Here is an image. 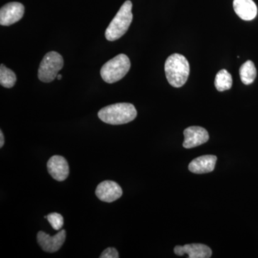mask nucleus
Wrapping results in <instances>:
<instances>
[{
	"label": "nucleus",
	"instance_id": "9b49d317",
	"mask_svg": "<svg viewBox=\"0 0 258 258\" xmlns=\"http://www.w3.org/2000/svg\"><path fill=\"white\" fill-rule=\"evenodd\" d=\"M174 253L176 255L182 256L188 254L189 258H210L211 257L212 249L203 244H189L184 246H176Z\"/></svg>",
	"mask_w": 258,
	"mask_h": 258
},
{
	"label": "nucleus",
	"instance_id": "1a4fd4ad",
	"mask_svg": "<svg viewBox=\"0 0 258 258\" xmlns=\"http://www.w3.org/2000/svg\"><path fill=\"white\" fill-rule=\"evenodd\" d=\"M184 135L183 147L186 149L203 145L208 142L210 138L208 131L200 126H191L185 129Z\"/></svg>",
	"mask_w": 258,
	"mask_h": 258
},
{
	"label": "nucleus",
	"instance_id": "20e7f679",
	"mask_svg": "<svg viewBox=\"0 0 258 258\" xmlns=\"http://www.w3.org/2000/svg\"><path fill=\"white\" fill-rule=\"evenodd\" d=\"M131 68L128 57L120 54L108 60L101 69V76L105 82L114 83L123 79Z\"/></svg>",
	"mask_w": 258,
	"mask_h": 258
},
{
	"label": "nucleus",
	"instance_id": "dca6fc26",
	"mask_svg": "<svg viewBox=\"0 0 258 258\" xmlns=\"http://www.w3.org/2000/svg\"><path fill=\"white\" fill-rule=\"evenodd\" d=\"M16 75L12 70L2 64L0 66V84L3 87L11 88L16 83Z\"/></svg>",
	"mask_w": 258,
	"mask_h": 258
},
{
	"label": "nucleus",
	"instance_id": "39448f33",
	"mask_svg": "<svg viewBox=\"0 0 258 258\" xmlns=\"http://www.w3.org/2000/svg\"><path fill=\"white\" fill-rule=\"evenodd\" d=\"M64 60L58 52L52 51L44 56L38 69V79L42 82L50 83L57 79L59 71L63 67Z\"/></svg>",
	"mask_w": 258,
	"mask_h": 258
},
{
	"label": "nucleus",
	"instance_id": "423d86ee",
	"mask_svg": "<svg viewBox=\"0 0 258 258\" xmlns=\"http://www.w3.org/2000/svg\"><path fill=\"white\" fill-rule=\"evenodd\" d=\"M25 7L20 3H10L0 10V25L10 26L23 18Z\"/></svg>",
	"mask_w": 258,
	"mask_h": 258
},
{
	"label": "nucleus",
	"instance_id": "f8f14e48",
	"mask_svg": "<svg viewBox=\"0 0 258 258\" xmlns=\"http://www.w3.org/2000/svg\"><path fill=\"white\" fill-rule=\"evenodd\" d=\"M217 157L214 155H205L196 158L191 161L189 170L194 174H202L212 172L215 169Z\"/></svg>",
	"mask_w": 258,
	"mask_h": 258
},
{
	"label": "nucleus",
	"instance_id": "6ab92c4d",
	"mask_svg": "<svg viewBox=\"0 0 258 258\" xmlns=\"http://www.w3.org/2000/svg\"><path fill=\"white\" fill-rule=\"evenodd\" d=\"M5 144L4 135H3V132H0V148H3Z\"/></svg>",
	"mask_w": 258,
	"mask_h": 258
},
{
	"label": "nucleus",
	"instance_id": "7ed1b4c3",
	"mask_svg": "<svg viewBox=\"0 0 258 258\" xmlns=\"http://www.w3.org/2000/svg\"><path fill=\"white\" fill-rule=\"evenodd\" d=\"M132 10V3L129 0L125 1L120 7L105 32V36L108 41L118 40L128 30L133 20Z\"/></svg>",
	"mask_w": 258,
	"mask_h": 258
},
{
	"label": "nucleus",
	"instance_id": "0eeeda50",
	"mask_svg": "<svg viewBox=\"0 0 258 258\" xmlns=\"http://www.w3.org/2000/svg\"><path fill=\"white\" fill-rule=\"evenodd\" d=\"M66 238V232L64 230L54 236L47 235L42 231H40L37 235L39 245L47 252H57L64 244Z\"/></svg>",
	"mask_w": 258,
	"mask_h": 258
},
{
	"label": "nucleus",
	"instance_id": "aec40b11",
	"mask_svg": "<svg viewBox=\"0 0 258 258\" xmlns=\"http://www.w3.org/2000/svg\"><path fill=\"white\" fill-rule=\"evenodd\" d=\"M57 80H61L62 79V76H61V75H57Z\"/></svg>",
	"mask_w": 258,
	"mask_h": 258
},
{
	"label": "nucleus",
	"instance_id": "9d476101",
	"mask_svg": "<svg viewBox=\"0 0 258 258\" xmlns=\"http://www.w3.org/2000/svg\"><path fill=\"white\" fill-rule=\"evenodd\" d=\"M47 171L56 181H62L69 175L68 161L60 156H53L47 161Z\"/></svg>",
	"mask_w": 258,
	"mask_h": 258
},
{
	"label": "nucleus",
	"instance_id": "ddd939ff",
	"mask_svg": "<svg viewBox=\"0 0 258 258\" xmlns=\"http://www.w3.org/2000/svg\"><path fill=\"white\" fill-rule=\"evenodd\" d=\"M233 8L239 18L245 21H250L257 16V5L253 0H234Z\"/></svg>",
	"mask_w": 258,
	"mask_h": 258
},
{
	"label": "nucleus",
	"instance_id": "f03ea898",
	"mask_svg": "<svg viewBox=\"0 0 258 258\" xmlns=\"http://www.w3.org/2000/svg\"><path fill=\"white\" fill-rule=\"evenodd\" d=\"M166 79L171 86L180 88L184 86L189 76V63L181 54L174 53L166 59L165 62Z\"/></svg>",
	"mask_w": 258,
	"mask_h": 258
},
{
	"label": "nucleus",
	"instance_id": "a211bd4d",
	"mask_svg": "<svg viewBox=\"0 0 258 258\" xmlns=\"http://www.w3.org/2000/svg\"><path fill=\"white\" fill-rule=\"evenodd\" d=\"M101 258H118L119 257V255H118V251L116 250L113 247H108L105 249L103 252H102L101 256H100Z\"/></svg>",
	"mask_w": 258,
	"mask_h": 258
},
{
	"label": "nucleus",
	"instance_id": "2eb2a0df",
	"mask_svg": "<svg viewBox=\"0 0 258 258\" xmlns=\"http://www.w3.org/2000/svg\"><path fill=\"white\" fill-rule=\"evenodd\" d=\"M215 86L220 92L230 90L232 86V76L230 73L225 69L219 71L215 77Z\"/></svg>",
	"mask_w": 258,
	"mask_h": 258
},
{
	"label": "nucleus",
	"instance_id": "f257e3e1",
	"mask_svg": "<svg viewBox=\"0 0 258 258\" xmlns=\"http://www.w3.org/2000/svg\"><path fill=\"white\" fill-rule=\"evenodd\" d=\"M98 115L104 123L121 125L135 119L137 111L132 103H119L104 107L100 110Z\"/></svg>",
	"mask_w": 258,
	"mask_h": 258
},
{
	"label": "nucleus",
	"instance_id": "f3484780",
	"mask_svg": "<svg viewBox=\"0 0 258 258\" xmlns=\"http://www.w3.org/2000/svg\"><path fill=\"white\" fill-rule=\"evenodd\" d=\"M47 220L49 223L52 226V228L55 230H60L63 226L64 220L63 217L60 214L53 213L49 214L47 216Z\"/></svg>",
	"mask_w": 258,
	"mask_h": 258
},
{
	"label": "nucleus",
	"instance_id": "6e6552de",
	"mask_svg": "<svg viewBox=\"0 0 258 258\" xmlns=\"http://www.w3.org/2000/svg\"><path fill=\"white\" fill-rule=\"evenodd\" d=\"M123 191L121 187L113 181H103L97 186L96 195L97 198L105 203H113L122 196Z\"/></svg>",
	"mask_w": 258,
	"mask_h": 258
},
{
	"label": "nucleus",
	"instance_id": "4468645a",
	"mask_svg": "<svg viewBox=\"0 0 258 258\" xmlns=\"http://www.w3.org/2000/svg\"><path fill=\"white\" fill-rule=\"evenodd\" d=\"M240 76L241 81L244 85H249L253 83L257 76V70L252 61L247 60L241 66Z\"/></svg>",
	"mask_w": 258,
	"mask_h": 258
}]
</instances>
